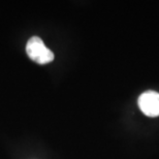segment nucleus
Here are the masks:
<instances>
[{
  "label": "nucleus",
  "instance_id": "nucleus-2",
  "mask_svg": "<svg viewBox=\"0 0 159 159\" xmlns=\"http://www.w3.org/2000/svg\"><path fill=\"white\" fill-rule=\"evenodd\" d=\"M139 107L148 117L159 116V93L155 91H146L139 97Z\"/></svg>",
  "mask_w": 159,
  "mask_h": 159
},
{
  "label": "nucleus",
  "instance_id": "nucleus-1",
  "mask_svg": "<svg viewBox=\"0 0 159 159\" xmlns=\"http://www.w3.org/2000/svg\"><path fill=\"white\" fill-rule=\"evenodd\" d=\"M28 57L39 64H47L54 60V53L46 47L43 39L39 36H32L26 46Z\"/></svg>",
  "mask_w": 159,
  "mask_h": 159
}]
</instances>
